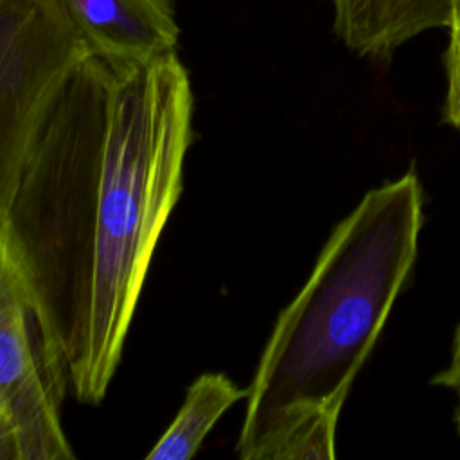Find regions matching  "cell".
<instances>
[{
    "label": "cell",
    "mask_w": 460,
    "mask_h": 460,
    "mask_svg": "<svg viewBox=\"0 0 460 460\" xmlns=\"http://www.w3.org/2000/svg\"><path fill=\"white\" fill-rule=\"evenodd\" d=\"M194 93L176 50L119 65L88 54L49 110L0 216L68 377L99 404L183 189Z\"/></svg>",
    "instance_id": "cell-1"
},
{
    "label": "cell",
    "mask_w": 460,
    "mask_h": 460,
    "mask_svg": "<svg viewBox=\"0 0 460 460\" xmlns=\"http://www.w3.org/2000/svg\"><path fill=\"white\" fill-rule=\"evenodd\" d=\"M422 187L413 171L365 192L279 314L248 386L243 460H329L340 411L413 268Z\"/></svg>",
    "instance_id": "cell-2"
},
{
    "label": "cell",
    "mask_w": 460,
    "mask_h": 460,
    "mask_svg": "<svg viewBox=\"0 0 460 460\" xmlns=\"http://www.w3.org/2000/svg\"><path fill=\"white\" fill-rule=\"evenodd\" d=\"M88 54L59 0H0V216L49 110Z\"/></svg>",
    "instance_id": "cell-3"
},
{
    "label": "cell",
    "mask_w": 460,
    "mask_h": 460,
    "mask_svg": "<svg viewBox=\"0 0 460 460\" xmlns=\"http://www.w3.org/2000/svg\"><path fill=\"white\" fill-rule=\"evenodd\" d=\"M68 388L63 359L11 264L0 235V408L20 460H74L59 406Z\"/></svg>",
    "instance_id": "cell-4"
},
{
    "label": "cell",
    "mask_w": 460,
    "mask_h": 460,
    "mask_svg": "<svg viewBox=\"0 0 460 460\" xmlns=\"http://www.w3.org/2000/svg\"><path fill=\"white\" fill-rule=\"evenodd\" d=\"M90 54L119 65L176 50L180 27L171 0H59Z\"/></svg>",
    "instance_id": "cell-5"
},
{
    "label": "cell",
    "mask_w": 460,
    "mask_h": 460,
    "mask_svg": "<svg viewBox=\"0 0 460 460\" xmlns=\"http://www.w3.org/2000/svg\"><path fill=\"white\" fill-rule=\"evenodd\" d=\"M332 29L363 58H388L426 31L449 27L453 0H331Z\"/></svg>",
    "instance_id": "cell-6"
},
{
    "label": "cell",
    "mask_w": 460,
    "mask_h": 460,
    "mask_svg": "<svg viewBox=\"0 0 460 460\" xmlns=\"http://www.w3.org/2000/svg\"><path fill=\"white\" fill-rule=\"evenodd\" d=\"M248 388L237 386L225 374H201L187 388L183 404L171 426L146 455L147 460L192 458L214 424L237 401L246 399Z\"/></svg>",
    "instance_id": "cell-7"
},
{
    "label": "cell",
    "mask_w": 460,
    "mask_h": 460,
    "mask_svg": "<svg viewBox=\"0 0 460 460\" xmlns=\"http://www.w3.org/2000/svg\"><path fill=\"white\" fill-rule=\"evenodd\" d=\"M446 106L444 119L460 131V34L449 31V43L446 50Z\"/></svg>",
    "instance_id": "cell-8"
},
{
    "label": "cell",
    "mask_w": 460,
    "mask_h": 460,
    "mask_svg": "<svg viewBox=\"0 0 460 460\" xmlns=\"http://www.w3.org/2000/svg\"><path fill=\"white\" fill-rule=\"evenodd\" d=\"M435 385L446 386L449 388L455 397H456V411H455V422L460 433V325L455 331V338H453V347H451V358L449 363L444 370H440L435 379Z\"/></svg>",
    "instance_id": "cell-9"
},
{
    "label": "cell",
    "mask_w": 460,
    "mask_h": 460,
    "mask_svg": "<svg viewBox=\"0 0 460 460\" xmlns=\"http://www.w3.org/2000/svg\"><path fill=\"white\" fill-rule=\"evenodd\" d=\"M0 460H20L14 428L2 408H0Z\"/></svg>",
    "instance_id": "cell-10"
},
{
    "label": "cell",
    "mask_w": 460,
    "mask_h": 460,
    "mask_svg": "<svg viewBox=\"0 0 460 460\" xmlns=\"http://www.w3.org/2000/svg\"><path fill=\"white\" fill-rule=\"evenodd\" d=\"M447 29L460 34V0H453L451 20H449V27H447Z\"/></svg>",
    "instance_id": "cell-11"
}]
</instances>
